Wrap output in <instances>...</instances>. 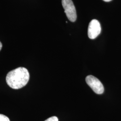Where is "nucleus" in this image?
I'll return each mask as SVG.
<instances>
[{
    "instance_id": "obj_1",
    "label": "nucleus",
    "mask_w": 121,
    "mask_h": 121,
    "mask_svg": "<svg viewBox=\"0 0 121 121\" xmlns=\"http://www.w3.org/2000/svg\"><path fill=\"white\" fill-rule=\"evenodd\" d=\"M30 74L24 67H18L9 71L6 75L7 84L14 89H20L26 86L28 82Z\"/></svg>"
},
{
    "instance_id": "obj_2",
    "label": "nucleus",
    "mask_w": 121,
    "mask_h": 121,
    "mask_svg": "<svg viewBox=\"0 0 121 121\" xmlns=\"http://www.w3.org/2000/svg\"><path fill=\"white\" fill-rule=\"evenodd\" d=\"M62 4L68 19L71 22H75L77 19V14L72 0H62Z\"/></svg>"
},
{
    "instance_id": "obj_3",
    "label": "nucleus",
    "mask_w": 121,
    "mask_h": 121,
    "mask_svg": "<svg viewBox=\"0 0 121 121\" xmlns=\"http://www.w3.org/2000/svg\"><path fill=\"white\" fill-rule=\"evenodd\" d=\"M86 82L91 89L97 94H102L104 91V87L99 80L92 75H88L86 78Z\"/></svg>"
},
{
    "instance_id": "obj_4",
    "label": "nucleus",
    "mask_w": 121,
    "mask_h": 121,
    "mask_svg": "<svg viewBox=\"0 0 121 121\" xmlns=\"http://www.w3.org/2000/svg\"><path fill=\"white\" fill-rule=\"evenodd\" d=\"M101 30V26L99 22L93 19L90 22L88 27L87 34L88 37L91 39L96 38L100 33Z\"/></svg>"
},
{
    "instance_id": "obj_5",
    "label": "nucleus",
    "mask_w": 121,
    "mask_h": 121,
    "mask_svg": "<svg viewBox=\"0 0 121 121\" xmlns=\"http://www.w3.org/2000/svg\"><path fill=\"white\" fill-rule=\"evenodd\" d=\"M0 121H10V120L7 116L0 114Z\"/></svg>"
},
{
    "instance_id": "obj_6",
    "label": "nucleus",
    "mask_w": 121,
    "mask_h": 121,
    "mask_svg": "<svg viewBox=\"0 0 121 121\" xmlns=\"http://www.w3.org/2000/svg\"><path fill=\"white\" fill-rule=\"evenodd\" d=\"M44 121H58V119L56 116H52L48 118Z\"/></svg>"
},
{
    "instance_id": "obj_7",
    "label": "nucleus",
    "mask_w": 121,
    "mask_h": 121,
    "mask_svg": "<svg viewBox=\"0 0 121 121\" xmlns=\"http://www.w3.org/2000/svg\"><path fill=\"white\" fill-rule=\"evenodd\" d=\"M2 43H1L0 41V51L1 50V48H2Z\"/></svg>"
},
{
    "instance_id": "obj_8",
    "label": "nucleus",
    "mask_w": 121,
    "mask_h": 121,
    "mask_svg": "<svg viewBox=\"0 0 121 121\" xmlns=\"http://www.w3.org/2000/svg\"><path fill=\"white\" fill-rule=\"evenodd\" d=\"M104 0V1H105V2H109V1H111L112 0Z\"/></svg>"
}]
</instances>
